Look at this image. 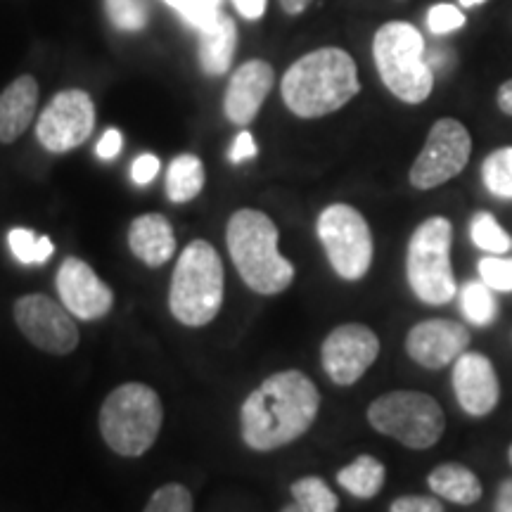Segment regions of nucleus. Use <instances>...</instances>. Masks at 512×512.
<instances>
[{"mask_svg":"<svg viewBox=\"0 0 512 512\" xmlns=\"http://www.w3.org/2000/svg\"><path fill=\"white\" fill-rule=\"evenodd\" d=\"M204 188V164L195 155H178L166 169V195L171 202L195 200Z\"/></svg>","mask_w":512,"mask_h":512,"instance_id":"23","label":"nucleus"},{"mask_svg":"<svg viewBox=\"0 0 512 512\" xmlns=\"http://www.w3.org/2000/svg\"><path fill=\"white\" fill-rule=\"evenodd\" d=\"M283 512H302V510H299V508H297V503H292V505H285V508H283Z\"/></svg>","mask_w":512,"mask_h":512,"instance_id":"43","label":"nucleus"},{"mask_svg":"<svg viewBox=\"0 0 512 512\" xmlns=\"http://www.w3.org/2000/svg\"><path fill=\"white\" fill-rule=\"evenodd\" d=\"M38 83L34 76H19L0 93V143L10 145L22 136L36 117Z\"/></svg>","mask_w":512,"mask_h":512,"instance_id":"19","label":"nucleus"},{"mask_svg":"<svg viewBox=\"0 0 512 512\" xmlns=\"http://www.w3.org/2000/svg\"><path fill=\"white\" fill-rule=\"evenodd\" d=\"M221 256L207 240H192L178 256L171 278L169 309L185 328H202L219 316L223 304Z\"/></svg>","mask_w":512,"mask_h":512,"instance_id":"5","label":"nucleus"},{"mask_svg":"<svg viewBox=\"0 0 512 512\" xmlns=\"http://www.w3.org/2000/svg\"><path fill=\"white\" fill-rule=\"evenodd\" d=\"M15 320L22 335L36 349L53 356L72 354L79 344L74 316L48 294H24L15 302Z\"/></svg>","mask_w":512,"mask_h":512,"instance_id":"11","label":"nucleus"},{"mask_svg":"<svg viewBox=\"0 0 512 512\" xmlns=\"http://www.w3.org/2000/svg\"><path fill=\"white\" fill-rule=\"evenodd\" d=\"M373 60L382 83L396 100L422 105L432 95L434 72L427 62L425 38L413 24H382L373 38Z\"/></svg>","mask_w":512,"mask_h":512,"instance_id":"4","label":"nucleus"},{"mask_svg":"<svg viewBox=\"0 0 512 512\" xmlns=\"http://www.w3.org/2000/svg\"><path fill=\"white\" fill-rule=\"evenodd\" d=\"M128 247L145 266H164L176 254L174 228L162 214L138 216L128 226Z\"/></svg>","mask_w":512,"mask_h":512,"instance_id":"18","label":"nucleus"},{"mask_svg":"<svg viewBox=\"0 0 512 512\" xmlns=\"http://www.w3.org/2000/svg\"><path fill=\"white\" fill-rule=\"evenodd\" d=\"M200 64L209 76H221L230 69L233 62L235 43H238V29L228 15H219L209 29L200 31Z\"/></svg>","mask_w":512,"mask_h":512,"instance_id":"21","label":"nucleus"},{"mask_svg":"<svg viewBox=\"0 0 512 512\" xmlns=\"http://www.w3.org/2000/svg\"><path fill=\"white\" fill-rule=\"evenodd\" d=\"M280 5H283L287 15H302V12L311 5V0H280Z\"/></svg>","mask_w":512,"mask_h":512,"instance_id":"41","label":"nucleus"},{"mask_svg":"<svg viewBox=\"0 0 512 512\" xmlns=\"http://www.w3.org/2000/svg\"><path fill=\"white\" fill-rule=\"evenodd\" d=\"M275 83L273 67L264 60H249L242 64L233 79L228 83L226 100H223V112L228 121L238 126L252 124L261 105H264L268 93Z\"/></svg>","mask_w":512,"mask_h":512,"instance_id":"17","label":"nucleus"},{"mask_svg":"<svg viewBox=\"0 0 512 512\" xmlns=\"http://www.w3.org/2000/svg\"><path fill=\"white\" fill-rule=\"evenodd\" d=\"M451 384L458 406L470 418H486L496 411L501 401V380H498L496 366L482 351L467 349L453 363Z\"/></svg>","mask_w":512,"mask_h":512,"instance_id":"15","label":"nucleus"},{"mask_svg":"<svg viewBox=\"0 0 512 512\" xmlns=\"http://www.w3.org/2000/svg\"><path fill=\"white\" fill-rule=\"evenodd\" d=\"M465 12L453 3H439L427 12V29L434 36H448L465 27Z\"/></svg>","mask_w":512,"mask_h":512,"instance_id":"31","label":"nucleus"},{"mask_svg":"<svg viewBox=\"0 0 512 512\" xmlns=\"http://www.w3.org/2000/svg\"><path fill=\"white\" fill-rule=\"evenodd\" d=\"M57 294L64 309L81 320H100L110 313L114 294L110 285L102 283L100 275L86 261L67 256L57 271Z\"/></svg>","mask_w":512,"mask_h":512,"instance_id":"16","label":"nucleus"},{"mask_svg":"<svg viewBox=\"0 0 512 512\" xmlns=\"http://www.w3.org/2000/svg\"><path fill=\"white\" fill-rule=\"evenodd\" d=\"M380 356V337L363 323H344L320 347L325 375L339 387H351L368 373Z\"/></svg>","mask_w":512,"mask_h":512,"instance_id":"13","label":"nucleus"},{"mask_svg":"<svg viewBox=\"0 0 512 512\" xmlns=\"http://www.w3.org/2000/svg\"><path fill=\"white\" fill-rule=\"evenodd\" d=\"M508 460H510V465H512V444H510V448H508Z\"/></svg>","mask_w":512,"mask_h":512,"instance_id":"44","label":"nucleus"},{"mask_svg":"<svg viewBox=\"0 0 512 512\" xmlns=\"http://www.w3.org/2000/svg\"><path fill=\"white\" fill-rule=\"evenodd\" d=\"M176 10L195 24L197 29L204 31L219 19V0H178Z\"/></svg>","mask_w":512,"mask_h":512,"instance_id":"33","label":"nucleus"},{"mask_svg":"<svg viewBox=\"0 0 512 512\" xmlns=\"http://www.w3.org/2000/svg\"><path fill=\"white\" fill-rule=\"evenodd\" d=\"M320 411V392L302 370L266 377L240 411L242 439L254 451H275L304 437Z\"/></svg>","mask_w":512,"mask_h":512,"instance_id":"1","label":"nucleus"},{"mask_svg":"<svg viewBox=\"0 0 512 512\" xmlns=\"http://www.w3.org/2000/svg\"><path fill=\"white\" fill-rule=\"evenodd\" d=\"M496 105L505 117H512V79L503 81L496 91Z\"/></svg>","mask_w":512,"mask_h":512,"instance_id":"39","label":"nucleus"},{"mask_svg":"<svg viewBox=\"0 0 512 512\" xmlns=\"http://www.w3.org/2000/svg\"><path fill=\"white\" fill-rule=\"evenodd\" d=\"M316 233L332 271L347 283L363 280L373 266L375 242L366 216L351 204H330L320 211Z\"/></svg>","mask_w":512,"mask_h":512,"instance_id":"9","label":"nucleus"},{"mask_svg":"<svg viewBox=\"0 0 512 512\" xmlns=\"http://www.w3.org/2000/svg\"><path fill=\"white\" fill-rule=\"evenodd\" d=\"M8 245L12 256L24 266H43L53 256L55 245L50 238H38L34 230L12 228L8 233Z\"/></svg>","mask_w":512,"mask_h":512,"instance_id":"28","label":"nucleus"},{"mask_svg":"<svg viewBox=\"0 0 512 512\" xmlns=\"http://www.w3.org/2000/svg\"><path fill=\"white\" fill-rule=\"evenodd\" d=\"M470 240L477 249L486 254H508L512 249V238L491 211H477L470 219Z\"/></svg>","mask_w":512,"mask_h":512,"instance_id":"26","label":"nucleus"},{"mask_svg":"<svg viewBox=\"0 0 512 512\" xmlns=\"http://www.w3.org/2000/svg\"><path fill=\"white\" fill-rule=\"evenodd\" d=\"M451 247L453 223L446 216H430L413 230L406 249V278L422 304L444 306L458 297Z\"/></svg>","mask_w":512,"mask_h":512,"instance_id":"7","label":"nucleus"},{"mask_svg":"<svg viewBox=\"0 0 512 512\" xmlns=\"http://www.w3.org/2000/svg\"><path fill=\"white\" fill-rule=\"evenodd\" d=\"M233 5L247 19H259L266 12V0H233Z\"/></svg>","mask_w":512,"mask_h":512,"instance_id":"38","label":"nucleus"},{"mask_svg":"<svg viewBox=\"0 0 512 512\" xmlns=\"http://www.w3.org/2000/svg\"><path fill=\"white\" fill-rule=\"evenodd\" d=\"M494 512H512V479H505V482L498 486Z\"/></svg>","mask_w":512,"mask_h":512,"instance_id":"40","label":"nucleus"},{"mask_svg":"<svg viewBox=\"0 0 512 512\" xmlns=\"http://www.w3.org/2000/svg\"><path fill=\"white\" fill-rule=\"evenodd\" d=\"M292 498L302 512H337L339 498L320 477H304L292 484Z\"/></svg>","mask_w":512,"mask_h":512,"instance_id":"27","label":"nucleus"},{"mask_svg":"<svg viewBox=\"0 0 512 512\" xmlns=\"http://www.w3.org/2000/svg\"><path fill=\"white\" fill-rule=\"evenodd\" d=\"M479 280L494 292H512V256L508 254H486L477 264Z\"/></svg>","mask_w":512,"mask_h":512,"instance_id":"29","label":"nucleus"},{"mask_svg":"<svg viewBox=\"0 0 512 512\" xmlns=\"http://www.w3.org/2000/svg\"><path fill=\"white\" fill-rule=\"evenodd\" d=\"M427 484H430L434 496L456 505H472L484 494V486L479 482V477L470 467L460 463H444L434 467L430 477H427Z\"/></svg>","mask_w":512,"mask_h":512,"instance_id":"20","label":"nucleus"},{"mask_svg":"<svg viewBox=\"0 0 512 512\" xmlns=\"http://www.w3.org/2000/svg\"><path fill=\"white\" fill-rule=\"evenodd\" d=\"M254 157H256V143H254L252 133L240 131L238 138L233 140V147H230L228 159L233 164H242V162H247V159H254Z\"/></svg>","mask_w":512,"mask_h":512,"instance_id":"36","label":"nucleus"},{"mask_svg":"<svg viewBox=\"0 0 512 512\" xmlns=\"http://www.w3.org/2000/svg\"><path fill=\"white\" fill-rule=\"evenodd\" d=\"M107 12L119 29L138 31L147 24V12L138 0H105Z\"/></svg>","mask_w":512,"mask_h":512,"instance_id":"32","label":"nucleus"},{"mask_svg":"<svg viewBox=\"0 0 512 512\" xmlns=\"http://www.w3.org/2000/svg\"><path fill=\"white\" fill-rule=\"evenodd\" d=\"M384 477H387V470L375 456H358L337 472L339 486L349 491L351 496L361 498V501H370V498L380 494Z\"/></svg>","mask_w":512,"mask_h":512,"instance_id":"22","label":"nucleus"},{"mask_svg":"<svg viewBox=\"0 0 512 512\" xmlns=\"http://www.w3.org/2000/svg\"><path fill=\"white\" fill-rule=\"evenodd\" d=\"M389 512H444V505L432 496H401L389 505Z\"/></svg>","mask_w":512,"mask_h":512,"instance_id":"34","label":"nucleus"},{"mask_svg":"<svg viewBox=\"0 0 512 512\" xmlns=\"http://www.w3.org/2000/svg\"><path fill=\"white\" fill-rule=\"evenodd\" d=\"M470 339V330L458 320L430 318L408 330L406 354L422 368L441 370L465 354Z\"/></svg>","mask_w":512,"mask_h":512,"instance_id":"14","label":"nucleus"},{"mask_svg":"<svg viewBox=\"0 0 512 512\" xmlns=\"http://www.w3.org/2000/svg\"><path fill=\"white\" fill-rule=\"evenodd\" d=\"M280 93L287 110L299 119L328 117L361 93L354 57L342 48L306 53L285 72Z\"/></svg>","mask_w":512,"mask_h":512,"instance_id":"2","label":"nucleus"},{"mask_svg":"<svg viewBox=\"0 0 512 512\" xmlns=\"http://www.w3.org/2000/svg\"><path fill=\"white\" fill-rule=\"evenodd\" d=\"M472 157V136L463 121L441 117L427 133L420 155L408 171V181L415 190H434L453 181L465 171Z\"/></svg>","mask_w":512,"mask_h":512,"instance_id":"10","label":"nucleus"},{"mask_svg":"<svg viewBox=\"0 0 512 512\" xmlns=\"http://www.w3.org/2000/svg\"><path fill=\"white\" fill-rule=\"evenodd\" d=\"M121 145H124V138H121V133L117 128H110V131L102 133V138L98 140V147H95V152H98L100 159H114L121 152Z\"/></svg>","mask_w":512,"mask_h":512,"instance_id":"37","label":"nucleus"},{"mask_svg":"<svg viewBox=\"0 0 512 512\" xmlns=\"http://www.w3.org/2000/svg\"><path fill=\"white\" fill-rule=\"evenodd\" d=\"M482 183L498 200L512 202V145L498 147L484 157Z\"/></svg>","mask_w":512,"mask_h":512,"instance_id":"25","label":"nucleus"},{"mask_svg":"<svg viewBox=\"0 0 512 512\" xmlns=\"http://www.w3.org/2000/svg\"><path fill=\"white\" fill-rule=\"evenodd\" d=\"M368 422L375 432L392 437L413 451L437 446L446 432V415L437 399L413 389L387 392L368 406Z\"/></svg>","mask_w":512,"mask_h":512,"instance_id":"8","label":"nucleus"},{"mask_svg":"<svg viewBox=\"0 0 512 512\" xmlns=\"http://www.w3.org/2000/svg\"><path fill=\"white\" fill-rule=\"evenodd\" d=\"M230 259L249 290L280 294L292 285L294 266L280 254V233L271 216L259 209H240L226 228Z\"/></svg>","mask_w":512,"mask_h":512,"instance_id":"3","label":"nucleus"},{"mask_svg":"<svg viewBox=\"0 0 512 512\" xmlns=\"http://www.w3.org/2000/svg\"><path fill=\"white\" fill-rule=\"evenodd\" d=\"M157 174H159V159L155 155H150V152L140 155L131 166V178L136 185L152 183L157 178Z\"/></svg>","mask_w":512,"mask_h":512,"instance_id":"35","label":"nucleus"},{"mask_svg":"<svg viewBox=\"0 0 512 512\" xmlns=\"http://www.w3.org/2000/svg\"><path fill=\"white\" fill-rule=\"evenodd\" d=\"M95 128L93 98L79 88L57 93L36 121V138L48 152L62 155L83 145Z\"/></svg>","mask_w":512,"mask_h":512,"instance_id":"12","label":"nucleus"},{"mask_svg":"<svg viewBox=\"0 0 512 512\" xmlns=\"http://www.w3.org/2000/svg\"><path fill=\"white\" fill-rule=\"evenodd\" d=\"M166 3H171V5H174V8H176V5H178V0H166Z\"/></svg>","mask_w":512,"mask_h":512,"instance_id":"45","label":"nucleus"},{"mask_svg":"<svg viewBox=\"0 0 512 512\" xmlns=\"http://www.w3.org/2000/svg\"><path fill=\"white\" fill-rule=\"evenodd\" d=\"M460 313L475 328H489L498 318V299L484 280H467L463 287H458Z\"/></svg>","mask_w":512,"mask_h":512,"instance_id":"24","label":"nucleus"},{"mask_svg":"<svg viewBox=\"0 0 512 512\" xmlns=\"http://www.w3.org/2000/svg\"><path fill=\"white\" fill-rule=\"evenodd\" d=\"M143 512H192V494L183 484H164L152 494Z\"/></svg>","mask_w":512,"mask_h":512,"instance_id":"30","label":"nucleus"},{"mask_svg":"<svg viewBox=\"0 0 512 512\" xmlns=\"http://www.w3.org/2000/svg\"><path fill=\"white\" fill-rule=\"evenodd\" d=\"M164 408L159 394L143 382H126L107 396L100 408V434L114 453L143 456L162 430Z\"/></svg>","mask_w":512,"mask_h":512,"instance_id":"6","label":"nucleus"},{"mask_svg":"<svg viewBox=\"0 0 512 512\" xmlns=\"http://www.w3.org/2000/svg\"><path fill=\"white\" fill-rule=\"evenodd\" d=\"M460 8H479V5H484L486 0H458Z\"/></svg>","mask_w":512,"mask_h":512,"instance_id":"42","label":"nucleus"}]
</instances>
